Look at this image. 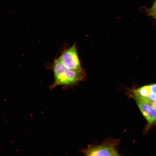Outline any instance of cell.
Instances as JSON below:
<instances>
[{
  "mask_svg": "<svg viewBox=\"0 0 156 156\" xmlns=\"http://www.w3.org/2000/svg\"><path fill=\"white\" fill-rule=\"evenodd\" d=\"M52 69L55 79L53 87L57 86L73 87L86 79L85 71H78L69 69L64 65L59 58L55 60Z\"/></svg>",
  "mask_w": 156,
  "mask_h": 156,
  "instance_id": "cell-1",
  "label": "cell"
},
{
  "mask_svg": "<svg viewBox=\"0 0 156 156\" xmlns=\"http://www.w3.org/2000/svg\"><path fill=\"white\" fill-rule=\"evenodd\" d=\"M120 142L119 138H109L98 145H90L81 151L86 156H120L117 147Z\"/></svg>",
  "mask_w": 156,
  "mask_h": 156,
  "instance_id": "cell-2",
  "label": "cell"
},
{
  "mask_svg": "<svg viewBox=\"0 0 156 156\" xmlns=\"http://www.w3.org/2000/svg\"><path fill=\"white\" fill-rule=\"evenodd\" d=\"M59 58L64 65L69 69L78 71H85L79 57L76 44H74L64 49Z\"/></svg>",
  "mask_w": 156,
  "mask_h": 156,
  "instance_id": "cell-3",
  "label": "cell"
},
{
  "mask_svg": "<svg viewBox=\"0 0 156 156\" xmlns=\"http://www.w3.org/2000/svg\"><path fill=\"white\" fill-rule=\"evenodd\" d=\"M135 101L138 108L144 117L148 127L156 126V109L151 103L142 97L136 95L129 96Z\"/></svg>",
  "mask_w": 156,
  "mask_h": 156,
  "instance_id": "cell-4",
  "label": "cell"
},
{
  "mask_svg": "<svg viewBox=\"0 0 156 156\" xmlns=\"http://www.w3.org/2000/svg\"><path fill=\"white\" fill-rule=\"evenodd\" d=\"M127 92V95L129 96L137 95L151 103L156 99V83L129 90Z\"/></svg>",
  "mask_w": 156,
  "mask_h": 156,
  "instance_id": "cell-5",
  "label": "cell"
},
{
  "mask_svg": "<svg viewBox=\"0 0 156 156\" xmlns=\"http://www.w3.org/2000/svg\"><path fill=\"white\" fill-rule=\"evenodd\" d=\"M147 12L150 16L156 20V0L151 8L147 9Z\"/></svg>",
  "mask_w": 156,
  "mask_h": 156,
  "instance_id": "cell-6",
  "label": "cell"
},
{
  "mask_svg": "<svg viewBox=\"0 0 156 156\" xmlns=\"http://www.w3.org/2000/svg\"><path fill=\"white\" fill-rule=\"evenodd\" d=\"M151 104L153 105L154 107L156 109V99L155 100L152 101L151 102Z\"/></svg>",
  "mask_w": 156,
  "mask_h": 156,
  "instance_id": "cell-7",
  "label": "cell"
}]
</instances>
